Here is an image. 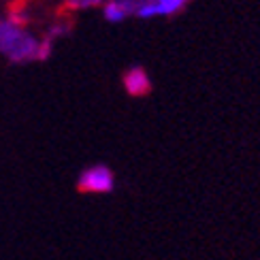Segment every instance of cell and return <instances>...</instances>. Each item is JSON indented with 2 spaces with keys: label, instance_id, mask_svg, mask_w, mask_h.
Wrapping results in <instances>:
<instances>
[{
  "label": "cell",
  "instance_id": "6da1fadb",
  "mask_svg": "<svg viewBox=\"0 0 260 260\" xmlns=\"http://www.w3.org/2000/svg\"><path fill=\"white\" fill-rule=\"evenodd\" d=\"M0 49H3L11 60L21 62L37 58L39 43L28 37L26 32H21L13 21H3L0 24Z\"/></svg>",
  "mask_w": 260,
  "mask_h": 260
},
{
  "label": "cell",
  "instance_id": "7a4b0ae2",
  "mask_svg": "<svg viewBox=\"0 0 260 260\" xmlns=\"http://www.w3.org/2000/svg\"><path fill=\"white\" fill-rule=\"evenodd\" d=\"M115 186V177L109 167L105 165H94L85 169L79 175V190L81 192H92V194H107Z\"/></svg>",
  "mask_w": 260,
  "mask_h": 260
},
{
  "label": "cell",
  "instance_id": "3957f363",
  "mask_svg": "<svg viewBox=\"0 0 260 260\" xmlns=\"http://www.w3.org/2000/svg\"><path fill=\"white\" fill-rule=\"evenodd\" d=\"M186 5H188V0H151V3L141 7L135 15L141 19H151L158 15H173L177 11H181Z\"/></svg>",
  "mask_w": 260,
  "mask_h": 260
},
{
  "label": "cell",
  "instance_id": "277c9868",
  "mask_svg": "<svg viewBox=\"0 0 260 260\" xmlns=\"http://www.w3.org/2000/svg\"><path fill=\"white\" fill-rule=\"evenodd\" d=\"M124 88L128 94L133 96H143L149 92L151 88V81H149V75L143 67H133L126 75H124Z\"/></svg>",
  "mask_w": 260,
  "mask_h": 260
},
{
  "label": "cell",
  "instance_id": "5b68a950",
  "mask_svg": "<svg viewBox=\"0 0 260 260\" xmlns=\"http://www.w3.org/2000/svg\"><path fill=\"white\" fill-rule=\"evenodd\" d=\"M103 15L107 21H111V24H120L128 17V13L122 9V5L117 3V0H109V3H105L103 7Z\"/></svg>",
  "mask_w": 260,
  "mask_h": 260
},
{
  "label": "cell",
  "instance_id": "8992f818",
  "mask_svg": "<svg viewBox=\"0 0 260 260\" xmlns=\"http://www.w3.org/2000/svg\"><path fill=\"white\" fill-rule=\"evenodd\" d=\"M117 3L122 5V9L126 11L128 15H135L141 7L147 5V3H151V0H117Z\"/></svg>",
  "mask_w": 260,
  "mask_h": 260
},
{
  "label": "cell",
  "instance_id": "52a82bcc",
  "mask_svg": "<svg viewBox=\"0 0 260 260\" xmlns=\"http://www.w3.org/2000/svg\"><path fill=\"white\" fill-rule=\"evenodd\" d=\"M101 3L103 0H69V7H73V9H88V7H96Z\"/></svg>",
  "mask_w": 260,
  "mask_h": 260
}]
</instances>
